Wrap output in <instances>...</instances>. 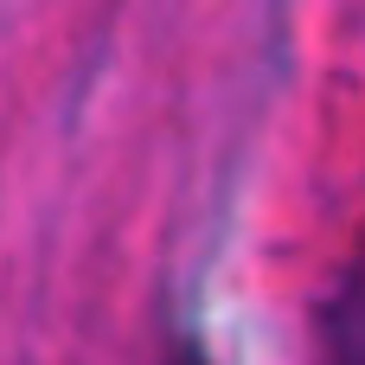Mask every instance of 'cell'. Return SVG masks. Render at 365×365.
<instances>
[{
    "mask_svg": "<svg viewBox=\"0 0 365 365\" xmlns=\"http://www.w3.org/2000/svg\"><path fill=\"white\" fill-rule=\"evenodd\" d=\"M327 340H334V359L340 365H365V244H359V257L346 263L334 302H327Z\"/></svg>",
    "mask_w": 365,
    "mask_h": 365,
    "instance_id": "1",
    "label": "cell"
},
{
    "mask_svg": "<svg viewBox=\"0 0 365 365\" xmlns=\"http://www.w3.org/2000/svg\"><path fill=\"white\" fill-rule=\"evenodd\" d=\"M180 365H205V359H199V353H186V359H180Z\"/></svg>",
    "mask_w": 365,
    "mask_h": 365,
    "instance_id": "2",
    "label": "cell"
}]
</instances>
